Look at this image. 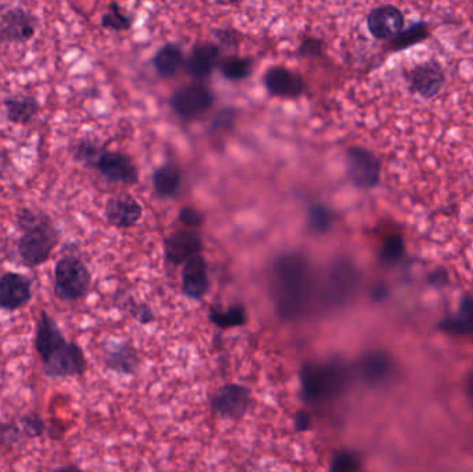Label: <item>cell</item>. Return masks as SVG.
<instances>
[{"label":"cell","instance_id":"obj_1","mask_svg":"<svg viewBox=\"0 0 473 472\" xmlns=\"http://www.w3.org/2000/svg\"><path fill=\"white\" fill-rule=\"evenodd\" d=\"M17 226L21 232L17 252L24 267L34 269L49 261L61 240L60 230L52 216L39 209L23 206L17 212Z\"/></svg>","mask_w":473,"mask_h":472},{"label":"cell","instance_id":"obj_2","mask_svg":"<svg viewBox=\"0 0 473 472\" xmlns=\"http://www.w3.org/2000/svg\"><path fill=\"white\" fill-rule=\"evenodd\" d=\"M310 289V273L305 257L287 254L277 259L273 269V292L282 318L300 316L308 305Z\"/></svg>","mask_w":473,"mask_h":472},{"label":"cell","instance_id":"obj_3","mask_svg":"<svg viewBox=\"0 0 473 472\" xmlns=\"http://www.w3.org/2000/svg\"><path fill=\"white\" fill-rule=\"evenodd\" d=\"M72 155L77 163L96 169L107 181L123 184H134L139 181L136 165L122 152H109L82 141L75 144Z\"/></svg>","mask_w":473,"mask_h":472},{"label":"cell","instance_id":"obj_4","mask_svg":"<svg viewBox=\"0 0 473 472\" xmlns=\"http://www.w3.org/2000/svg\"><path fill=\"white\" fill-rule=\"evenodd\" d=\"M91 275L85 262L75 255L60 257L55 267V291L58 299L75 302L88 295Z\"/></svg>","mask_w":473,"mask_h":472},{"label":"cell","instance_id":"obj_5","mask_svg":"<svg viewBox=\"0 0 473 472\" xmlns=\"http://www.w3.org/2000/svg\"><path fill=\"white\" fill-rule=\"evenodd\" d=\"M345 374L337 364H306L302 372V388L310 401H324L340 393Z\"/></svg>","mask_w":473,"mask_h":472},{"label":"cell","instance_id":"obj_6","mask_svg":"<svg viewBox=\"0 0 473 472\" xmlns=\"http://www.w3.org/2000/svg\"><path fill=\"white\" fill-rule=\"evenodd\" d=\"M42 370L46 377L53 380L79 377L86 372L85 353L77 342L67 341L49 359L42 362Z\"/></svg>","mask_w":473,"mask_h":472},{"label":"cell","instance_id":"obj_7","mask_svg":"<svg viewBox=\"0 0 473 472\" xmlns=\"http://www.w3.org/2000/svg\"><path fill=\"white\" fill-rule=\"evenodd\" d=\"M408 89L422 100H432L439 95L446 82V74L439 61L428 60L416 64L405 72Z\"/></svg>","mask_w":473,"mask_h":472},{"label":"cell","instance_id":"obj_8","mask_svg":"<svg viewBox=\"0 0 473 472\" xmlns=\"http://www.w3.org/2000/svg\"><path fill=\"white\" fill-rule=\"evenodd\" d=\"M348 176L354 186L373 189L380 184L381 163L376 155L364 147L353 146L346 152Z\"/></svg>","mask_w":473,"mask_h":472},{"label":"cell","instance_id":"obj_9","mask_svg":"<svg viewBox=\"0 0 473 472\" xmlns=\"http://www.w3.org/2000/svg\"><path fill=\"white\" fill-rule=\"evenodd\" d=\"M39 20L34 13L20 6L0 13V37L5 43H26L34 39Z\"/></svg>","mask_w":473,"mask_h":472},{"label":"cell","instance_id":"obj_10","mask_svg":"<svg viewBox=\"0 0 473 472\" xmlns=\"http://www.w3.org/2000/svg\"><path fill=\"white\" fill-rule=\"evenodd\" d=\"M214 95L203 83L183 86L172 95L171 106L177 115L187 120L200 117L214 104Z\"/></svg>","mask_w":473,"mask_h":472},{"label":"cell","instance_id":"obj_11","mask_svg":"<svg viewBox=\"0 0 473 472\" xmlns=\"http://www.w3.org/2000/svg\"><path fill=\"white\" fill-rule=\"evenodd\" d=\"M32 299V281L17 272L0 275V310L17 312Z\"/></svg>","mask_w":473,"mask_h":472},{"label":"cell","instance_id":"obj_12","mask_svg":"<svg viewBox=\"0 0 473 472\" xmlns=\"http://www.w3.org/2000/svg\"><path fill=\"white\" fill-rule=\"evenodd\" d=\"M367 26L375 39L391 40L405 29V17L399 7L384 5L371 10L367 17Z\"/></svg>","mask_w":473,"mask_h":472},{"label":"cell","instance_id":"obj_13","mask_svg":"<svg viewBox=\"0 0 473 472\" xmlns=\"http://www.w3.org/2000/svg\"><path fill=\"white\" fill-rule=\"evenodd\" d=\"M66 342V337L58 327V321L46 310H40L34 342L35 351H37L40 362L49 359V356L55 353L58 348L63 347Z\"/></svg>","mask_w":473,"mask_h":472},{"label":"cell","instance_id":"obj_14","mask_svg":"<svg viewBox=\"0 0 473 472\" xmlns=\"http://www.w3.org/2000/svg\"><path fill=\"white\" fill-rule=\"evenodd\" d=\"M143 209L133 197L128 194L115 195L110 198L104 209L107 222L117 229H128L134 226L142 218Z\"/></svg>","mask_w":473,"mask_h":472},{"label":"cell","instance_id":"obj_15","mask_svg":"<svg viewBox=\"0 0 473 472\" xmlns=\"http://www.w3.org/2000/svg\"><path fill=\"white\" fill-rule=\"evenodd\" d=\"M266 89L279 98L294 99L305 92V82L300 75L286 67H271L265 74Z\"/></svg>","mask_w":473,"mask_h":472},{"label":"cell","instance_id":"obj_16","mask_svg":"<svg viewBox=\"0 0 473 472\" xmlns=\"http://www.w3.org/2000/svg\"><path fill=\"white\" fill-rule=\"evenodd\" d=\"M183 291L194 299H200L208 291V269L201 255H194L184 262L182 275Z\"/></svg>","mask_w":473,"mask_h":472},{"label":"cell","instance_id":"obj_17","mask_svg":"<svg viewBox=\"0 0 473 472\" xmlns=\"http://www.w3.org/2000/svg\"><path fill=\"white\" fill-rule=\"evenodd\" d=\"M201 248L203 243L192 230H180L166 241V255L174 265L184 264L187 259L197 255Z\"/></svg>","mask_w":473,"mask_h":472},{"label":"cell","instance_id":"obj_18","mask_svg":"<svg viewBox=\"0 0 473 472\" xmlns=\"http://www.w3.org/2000/svg\"><path fill=\"white\" fill-rule=\"evenodd\" d=\"M247 406H248V393L243 386H225L214 399L215 410L223 417H240L246 412Z\"/></svg>","mask_w":473,"mask_h":472},{"label":"cell","instance_id":"obj_19","mask_svg":"<svg viewBox=\"0 0 473 472\" xmlns=\"http://www.w3.org/2000/svg\"><path fill=\"white\" fill-rule=\"evenodd\" d=\"M4 107L7 121L15 125H28L39 112L37 98L26 93L7 96L4 99Z\"/></svg>","mask_w":473,"mask_h":472},{"label":"cell","instance_id":"obj_20","mask_svg":"<svg viewBox=\"0 0 473 472\" xmlns=\"http://www.w3.org/2000/svg\"><path fill=\"white\" fill-rule=\"evenodd\" d=\"M219 58V49L214 45H198L185 64L188 74L194 78H205L214 71Z\"/></svg>","mask_w":473,"mask_h":472},{"label":"cell","instance_id":"obj_21","mask_svg":"<svg viewBox=\"0 0 473 472\" xmlns=\"http://www.w3.org/2000/svg\"><path fill=\"white\" fill-rule=\"evenodd\" d=\"M359 372L367 383H384L392 372L391 359L385 353H370L360 361Z\"/></svg>","mask_w":473,"mask_h":472},{"label":"cell","instance_id":"obj_22","mask_svg":"<svg viewBox=\"0 0 473 472\" xmlns=\"http://www.w3.org/2000/svg\"><path fill=\"white\" fill-rule=\"evenodd\" d=\"M429 37H431L429 24L425 23V21H416V23L411 24L408 28L405 26V29L399 35L392 37L391 42H389V50L396 53L410 49V47L425 42Z\"/></svg>","mask_w":473,"mask_h":472},{"label":"cell","instance_id":"obj_23","mask_svg":"<svg viewBox=\"0 0 473 472\" xmlns=\"http://www.w3.org/2000/svg\"><path fill=\"white\" fill-rule=\"evenodd\" d=\"M440 329L451 334H473V295L462 298L459 312L445 319L440 323Z\"/></svg>","mask_w":473,"mask_h":472},{"label":"cell","instance_id":"obj_24","mask_svg":"<svg viewBox=\"0 0 473 472\" xmlns=\"http://www.w3.org/2000/svg\"><path fill=\"white\" fill-rule=\"evenodd\" d=\"M183 64V52L176 45H165L154 58V67L161 77H173Z\"/></svg>","mask_w":473,"mask_h":472},{"label":"cell","instance_id":"obj_25","mask_svg":"<svg viewBox=\"0 0 473 472\" xmlns=\"http://www.w3.org/2000/svg\"><path fill=\"white\" fill-rule=\"evenodd\" d=\"M356 272L349 265H338L331 273V289L335 299H346L356 287Z\"/></svg>","mask_w":473,"mask_h":472},{"label":"cell","instance_id":"obj_26","mask_svg":"<svg viewBox=\"0 0 473 472\" xmlns=\"http://www.w3.org/2000/svg\"><path fill=\"white\" fill-rule=\"evenodd\" d=\"M182 175L173 165L161 166L154 173V189L163 197L173 195L179 189Z\"/></svg>","mask_w":473,"mask_h":472},{"label":"cell","instance_id":"obj_27","mask_svg":"<svg viewBox=\"0 0 473 472\" xmlns=\"http://www.w3.org/2000/svg\"><path fill=\"white\" fill-rule=\"evenodd\" d=\"M251 69L252 61L249 60V58L231 56V58H225V60L220 63V71L230 80L244 79V78L251 74Z\"/></svg>","mask_w":473,"mask_h":472},{"label":"cell","instance_id":"obj_28","mask_svg":"<svg viewBox=\"0 0 473 472\" xmlns=\"http://www.w3.org/2000/svg\"><path fill=\"white\" fill-rule=\"evenodd\" d=\"M101 26L110 29V31H126V29L131 26V18L122 12L120 5L112 2V4H110L107 12L104 13L103 17H101Z\"/></svg>","mask_w":473,"mask_h":472},{"label":"cell","instance_id":"obj_29","mask_svg":"<svg viewBox=\"0 0 473 472\" xmlns=\"http://www.w3.org/2000/svg\"><path fill=\"white\" fill-rule=\"evenodd\" d=\"M24 438L18 421H0V450H13Z\"/></svg>","mask_w":473,"mask_h":472},{"label":"cell","instance_id":"obj_30","mask_svg":"<svg viewBox=\"0 0 473 472\" xmlns=\"http://www.w3.org/2000/svg\"><path fill=\"white\" fill-rule=\"evenodd\" d=\"M18 424H20L21 431H23L26 439L42 438L47 431L45 420L37 413H26V414L21 415L18 418Z\"/></svg>","mask_w":473,"mask_h":472},{"label":"cell","instance_id":"obj_31","mask_svg":"<svg viewBox=\"0 0 473 472\" xmlns=\"http://www.w3.org/2000/svg\"><path fill=\"white\" fill-rule=\"evenodd\" d=\"M211 320L222 329H228V327H238L246 323V310L243 308H231L227 312H217L212 310Z\"/></svg>","mask_w":473,"mask_h":472},{"label":"cell","instance_id":"obj_32","mask_svg":"<svg viewBox=\"0 0 473 472\" xmlns=\"http://www.w3.org/2000/svg\"><path fill=\"white\" fill-rule=\"evenodd\" d=\"M403 252H405V243H403L402 237L396 235L391 236L384 243L381 259L385 264H394V262L399 261Z\"/></svg>","mask_w":473,"mask_h":472},{"label":"cell","instance_id":"obj_33","mask_svg":"<svg viewBox=\"0 0 473 472\" xmlns=\"http://www.w3.org/2000/svg\"><path fill=\"white\" fill-rule=\"evenodd\" d=\"M332 471L338 472H351L357 471L360 468V460L357 456L352 455V453H341L332 461Z\"/></svg>","mask_w":473,"mask_h":472},{"label":"cell","instance_id":"obj_34","mask_svg":"<svg viewBox=\"0 0 473 472\" xmlns=\"http://www.w3.org/2000/svg\"><path fill=\"white\" fill-rule=\"evenodd\" d=\"M330 215L325 208L321 206H314L310 212V225L313 229L325 230L330 226Z\"/></svg>","mask_w":473,"mask_h":472},{"label":"cell","instance_id":"obj_35","mask_svg":"<svg viewBox=\"0 0 473 472\" xmlns=\"http://www.w3.org/2000/svg\"><path fill=\"white\" fill-rule=\"evenodd\" d=\"M180 221L185 226L194 229V227L201 226V224H203V215L193 208H183L180 212Z\"/></svg>","mask_w":473,"mask_h":472},{"label":"cell","instance_id":"obj_36","mask_svg":"<svg viewBox=\"0 0 473 472\" xmlns=\"http://www.w3.org/2000/svg\"><path fill=\"white\" fill-rule=\"evenodd\" d=\"M300 53L303 56H317L321 53V43L316 39H306L300 47Z\"/></svg>","mask_w":473,"mask_h":472},{"label":"cell","instance_id":"obj_37","mask_svg":"<svg viewBox=\"0 0 473 472\" xmlns=\"http://www.w3.org/2000/svg\"><path fill=\"white\" fill-rule=\"evenodd\" d=\"M12 166L13 161L12 158H10L9 152L0 149V175L7 173Z\"/></svg>","mask_w":473,"mask_h":472},{"label":"cell","instance_id":"obj_38","mask_svg":"<svg viewBox=\"0 0 473 472\" xmlns=\"http://www.w3.org/2000/svg\"><path fill=\"white\" fill-rule=\"evenodd\" d=\"M234 112L222 111L217 115L216 120L214 121V128H219V126H225L226 123L233 122Z\"/></svg>","mask_w":473,"mask_h":472},{"label":"cell","instance_id":"obj_39","mask_svg":"<svg viewBox=\"0 0 473 472\" xmlns=\"http://www.w3.org/2000/svg\"><path fill=\"white\" fill-rule=\"evenodd\" d=\"M309 425V415L305 412H300L297 415V426L300 429H306Z\"/></svg>","mask_w":473,"mask_h":472},{"label":"cell","instance_id":"obj_40","mask_svg":"<svg viewBox=\"0 0 473 472\" xmlns=\"http://www.w3.org/2000/svg\"><path fill=\"white\" fill-rule=\"evenodd\" d=\"M470 393H472L473 396V377L472 380H470Z\"/></svg>","mask_w":473,"mask_h":472},{"label":"cell","instance_id":"obj_41","mask_svg":"<svg viewBox=\"0 0 473 472\" xmlns=\"http://www.w3.org/2000/svg\"><path fill=\"white\" fill-rule=\"evenodd\" d=\"M2 45H5V42H4V39H2V37H0V47H2Z\"/></svg>","mask_w":473,"mask_h":472}]
</instances>
